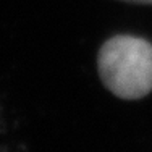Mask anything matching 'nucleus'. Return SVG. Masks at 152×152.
I'll return each mask as SVG.
<instances>
[{"label": "nucleus", "mask_w": 152, "mask_h": 152, "mask_svg": "<svg viewBox=\"0 0 152 152\" xmlns=\"http://www.w3.org/2000/svg\"><path fill=\"white\" fill-rule=\"evenodd\" d=\"M97 70L104 86L125 100L142 99L152 91V44L131 34H118L102 44Z\"/></svg>", "instance_id": "f257e3e1"}, {"label": "nucleus", "mask_w": 152, "mask_h": 152, "mask_svg": "<svg viewBox=\"0 0 152 152\" xmlns=\"http://www.w3.org/2000/svg\"><path fill=\"white\" fill-rule=\"evenodd\" d=\"M129 3H141V5H152V0H123Z\"/></svg>", "instance_id": "f03ea898"}]
</instances>
